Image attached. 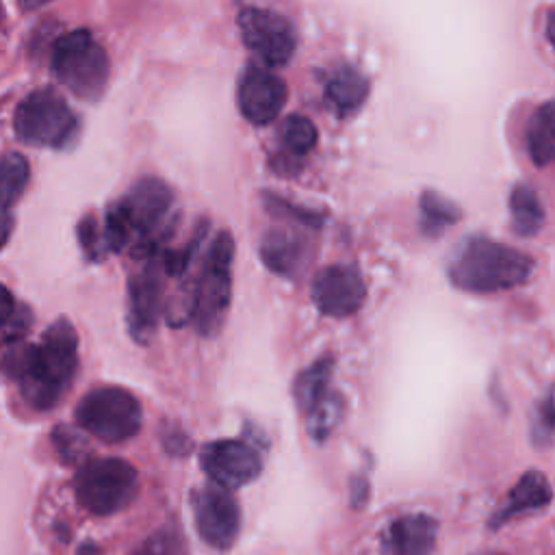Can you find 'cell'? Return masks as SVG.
Returning <instances> with one entry per match:
<instances>
[{
	"label": "cell",
	"mask_w": 555,
	"mask_h": 555,
	"mask_svg": "<svg viewBox=\"0 0 555 555\" xmlns=\"http://www.w3.org/2000/svg\"><path fill=\"white\" fill-rule=\"evenodd\" d=\"M4 375L20 388L35 412L59 405L78 371V334L67 319L54 321L35 345L15 343L4 349Z\"/></svg>",
	"instance_id": "6da1fadb"
},
{
	"label": "cell",
	"mask_w": 555,
	"mask_h": 555,
	"mask_svg": "<svg viewBox=\"0 0 555 555\" xmlns=\"http://www.w3.org/2000/svg\"><path fill=\"white\" fill-rule=\"evenodd\" d=\"M531 273V256L512 245L483 236L464 241L449 262V280L453 286L479 295L509 291L527 282Z\"/></svg>",
	"instance_id": "7a4b0ae2"
},
{
	"label": "cell",
	"mask_w": 555,
	"mask_h": 555,
	"mask_svg": "<svg viewBox=\"0 0 555 555\" xmlns=\"http://www.w3.org/2000/svg\"><path fill=\"white\" fill-rule=\"evenodd\" d=\"M234 241L230 232H219L202 262L189 297V321L197 334L210 338L219 334L228 317L232 297Z\"/></svg>",
	"instance_id": "3957f363"
},
{
	"label": "cell",
	"mask_w": 555,
	"mask_h": 555,
	"mask_svg": "<svg viewBox=\"0 0 555 555\" xmlns=\"http://www.w3.org/2000/svg\"><path fill=\"white\" fill-rule=\"evenodd\" d=\"M56 80L80 100H98L108 82L111 65L102 43L85 28L65 33L52 50Z\"/></svg>",
	"instance_id": "277c9868"
},
{
	"label": "cell",
	"mask_w": 555,
	"mask_h": 555,
	"mask_svg": "<svg viewBox=\"0 0 555 555\" xmlns=\"http://www.w3.org/2000/svg\"><path fill=\"white\" fill-rule=\"evenodd\" d=\"M139 492L137 468L119 457H93L74 475V494L93 516H113L126 509Z\"/></svg>",
	"instance_id": "5b68a950"
},
{
	"label": "cell",
	"mask_w": 555,
	"mask_h": 555,
	"mask_svg": "<svg viewBox=\"0 0 555 555\" xmlns=\"http://www.w3.org/2000/svg\"><path fill=\"white\" fill-rule=\"evenodd\" d=\"M76 423L106 444H119L137 436L143 427L139 399L119 386H98L82 395L74 410Z\"/></svg>",
	"instance_id": "8992f818"
},
{
	"label": "cell",
	"mask_w": 555,
	"mask_h": 555,
	"mask_svg": "<svg viewBox=\"0 0 555 555\" xmlns=\"http://www.w3.org/2000/svg\"><path fill=\"white\" fill-rule=\"evenodd\" d=\"M173 206L171 189L156 178L139 180L124 199L117 202L121 217L130 230V243H134V254L152 256L158 251L163 238H167V228L163 225Z\"/></svg>",
	"instance_id": "52a82bcc"
},
{
	"label": "cell",
	"mask_w": 555,
	"mask_h": 555,
	"mask_svg": "<svg viewBox=\"0 0 555 555\" xmlns=\"http://www.w3.org/2000/svg\"><path fill=\"white\" fill-rule=\"evenodd\" d=\"M13 130L22 143L39 147H63L74 139L78 119L59 93L39 89L28 93L15 106Z\"/></svg>",
	"instance_id": "ba28073f"
},
{
	"label": "cell",
	"mask_w": 555,
	"mask_h": 555,
	"mask_svg": "<svg viewBox=\"0 0 555 555\" xmlns=\"http://www.w3.org/2000/svg\"><path fill=\"white\" fill-rule=\"evenodd\" d=\"M332 373L334 362L325 356L304 369L293 382L295 403L306 421L310 438L317 442H323L336 429L345 412V401L334 388Z\"/></svg>",
	"instance_id": "9c48e42d"
},
{
	"label": "cell",
	"mask_w": 555,
	"mask_h": 555,
	"mask_svg": "<svg viewBox=\"0 0 555 555\" xmlns=\"http://www.w3.org/2000/svg\"><path fill=\"white\" fill-rule=\"evenodd\" d=\"M191 509L195 529L208 546L225 551L236 542L241 531V509L230 488L212 481L195 488L191 494Z\"/></svg>",
	"instance_id": "30bf717a"
},
{
	"label": "cell",
	"mask_w": 555,
	"mask_h": 555,
	"mask_svg": "<svg viewBox=\"0 0 555 555\" xmlns=\"http://www.w3.org/2000/svg\"><path fill=\"white\" fill-rule=\"evenodd\" d=\"M236 22L243 43L264 65L278 67L288 63L295 52V33L286 17L269 9L241 7Z\"/></svg>",
	"instance_id": "8fae6325"
},
{
	"label": "cell",
	"mask_w": 555,
	"mask_h": 555,
	"mask_svg": "<svg viewBox=\"0 0 555 555\" xmlns=\"http://www.w3.org/2000/svg\"><path fill=\"white\" fill-rule=\"evenodd\" d=\"M199 466L206 477L223 488H238L254 481L262 470V457L247 440H210L199 449Z\"/></svg>",
	"instance_id": "7c38bea8"
},
{
	"label": "cell",
	"mask_w": 555,
	"mask_h": 555,
	"mask_svg": "<svg viewBox=\"0 0 555 555\" xmlns=\"http://www.w3.org/2000/svg\"><path fill=\"white\" fill-rule=\"evenodd\" d=\"M163 258L145 256L143 267L130 278L128 288V327L137 343H150L156 332L163 306Z\"/></svg>",
	"instance_id": "4fadbf2b"
},
{
	"label": "cell",
	"mask_w": 555,
	"mask_h": 555,
	"mask_svg": "<svg viewBox=\"0 0 555 555\" xmlns=\"http://www.w3.org/2000/svg\"><path fill=\"white\" fill-rule=\"evenodd\" d=\"M366 297V286L358 269L349 264L325 267L312 284V301L319 312L345 319L356 314Z\"/></svg>",
	"instance_id": "5bb4252c"
},
{
	"label": "cell",
	"mask_w": 555,
	"mask_h": 555,
	"mask_svg": "<svg viewBox=\"0 0 555 555\" xmlns=\"http://www.w3.org/2000/svg\"><path fill=\"white\" fill-rule=\"evenodd\" d=\"M241 115L256 126L271 124L286 104V85L264 67H247L238 80Z\"/></svg>",
	"instance_id": "9a60e30c"
},
{
	"label": "cell",
	"mask_w": 555,
	"mask_h": 555,
	"mask_svg": "<svg viewBox=\"0 0 555 555\" xmlns=\"http://www.w3.org/2000/svg\"><path fill=\"white\" fill-rule=\"evenodd\" d=\"M438 520L429 514H405L379 533L382 555H434Z\"/></svg>",
	"instance_id": "2e32d148"
},
{
	"label": "cell",
	"mask_w": 555,
	"mask_h": 555,
	"mask_svg": "<svg viewBox=\"0 0 555 555\" xmlns=\"http://www.w3.org/2000/svg\"><path fill=\"white\" fill-rule=\"evenodd\" d=\"M553 492L548 486V479L540 470H527L509 490L507 499L501 503V507L492 514L490 527H501L509 522L516 516H522L527 512H535L544 505H548Z\"/></svg>",
	"instance_id": "e0dca14e"
},
{
	"label": "cell",
	"mask_w": 555,
	"mask_h": 555,
	"mask_svg": "<svg viewBox=\"0 0 555 555\" xmlns=\"http://www.w3.org/2000/svg\"><path fill=\"white\" fill-rule=\"evenodd\" d=\"M260 256L271 271L295 275L304 269L310 251L308 241L301 234L293 230H271L260 245Z\"/></svg>",
	"instance_id": "ac0fdd59"
},
{
	"label": "cell",
	"mask_w": 555,
	"mask_h": 555,
	"mask_svg": "<svg viewBox=\"0 0 555 555\" xmlns=\"http://www.w3.org/2000/svg\"><path fill=\"white\" fill-rule=\"evenodd\" d=\"M527 154L535 167L555 163V100L533 111L527 124Z\"/></svg>",
	"instance_id": "d6986e66"
},
{
	"label": "cell",
	"mask_w": 555,
	"mask_h": 555,
	"mask_svg": "<svg viewBox=\"0 0 555 555\" xmlns=\"http://www.w3.org/2000/svg\"><path fill=\"white\" fill-rule=\"evenodd\" d=\"M366 93H369L366 78L349 65L338 67L325 85V98L338 115H349L358 111L366 100Z\"/></svg>",
	"instance_id": "ffe728a7"
},
{
	"label": "cell",
	"mask_w": 555,
	"mask_h": 555,
	"mask_svg": "<svg viewBox=\"0 0 555 555\" xmlns=\"http://www.w3.org/2000/svg\"><path fill=\"white\" fill-rule=\"evenodd\" d=\"M512 225L520 236H535L544 225V208L538 193L527 184H516L509 193Z\"/></svg>",
	"instance_id": "44dd1931"
},
{
	"label": "cell",
	"mask_w": 555,
	"mask_h": 555,
	"mask_svg": "<svg viewBox=\"0 0 555 555\" xmlns=\"http://www.w3.org/2000/svg\"><path fill=\"white\" fill-rule=\"evenodd\" d=\"M421 215L423 228L429 234H440L444 228L453 225L460 219V208L436 191H425L421 195Z\"/></svg>",
	"instance_id": "7402d4cb"
},
{
	"label": "cell",
	"mask_w": 555,
	"mask_h": 555,
	"mask_svg": "<svg viewBox=\"0 0 555 555\" xmlns=\"http://www.w3.org/2000/svg\"><path fill=\"white\" fill-rule=\"evenodd\" d=\"M2 343L4 347L22 343L33 325V312L26 304L15 301L11 291H2Z\"/></svg>",
	"instance_id": "603a6c76"
},
{
	"label": "cell",
	"mask_w": 555,
	"mask_h": 555,
	"mask_svg": "<svg viewBox=\"0 0 555 555\" xmlns=\"http://www.w3.org/2000/svg\"><path fill=\"white\" fill-rule=\"evenodd\" d=\"M2 208H4V219L9 217V208L17 202V197L24 193L28 184V160L17 154L9 152L2 158Z\"/></svg>",
	"instance_id": "cb8c5ba5"
},
{
	"label": "cell",
	"mask_w": 555,
	"mask_h": 555,
	"mask_svg": "<svg viewBox=\"0 0 555 555\" xmlns=\"http://www.w3.org/2000/svg\"><path fill=\"white\" fill-rule=\"evenodd\" d=\"M280 139H282V145L295 154V156H304L308 154L314 143H317V128L314 124L304 117V115H291L286 117V121L282 124V130H280Z\"/></svg>",
	"instance_id": "d4e9b609"
},
{
	"label": "cell",
	"mask_w": 555,
	"mask_h": 555,
	"mask_svg": "<svg viewBox=\"0 0 555 555\" xmlns=\"http://www.w3.org/2000/svg\"><path fill=\"white\" fill-rule=\"evenodd\" d=\"M132 555H184L182 533L178 531V527L167 525L154 531L145 542H141Z\"/></svg>",
	"instance_id": "484cf974"
},
{
	"label": "cell",
	"mask_w": 555,
	"mask_h": 555,
	"mask_svg": "<svg viewBox=\"0 0 555 555\" xmlns=\"http://www.w3.org/2000/svg\"><path fill=\"white\" fill-rule=\"evenodd\" d=\"M531 436L538 447H546L555 438V395H553V390L542 397V401L535 410Z\"/></svg>",
	"instance_id": "4316f807"
},
{
	"label": "cell",
	"mask_w": 555,
	"mask_h": 555,
	"mask_svg": "<svg viewBox=\"0 0 555 555\" xmlns=\"http://www.w3.org/2000/svg\"><path fill=\"white\" fill-rule=\"evenodd\" d=\"M78 241L82 245V251L91 260H100L102 254H106L104 236H102V223L95 221V217L87 215L78 225Z\"/></svg>",
	"instance_id": "83f0119b"
},
{
	"label": "cell",
	"mask_w": 555,
	"mask_h": 555,
	"mask_svg": "<svg viewBox=\"0 0 555 555\" xmlns=\"http://www.w3.org/2000/svg\"><path fill=\"white\" fill-rule=\"evenodd\" d=\"M52 442H54V449H56V453L61 455V460L65 464H76L80 460L82 451H85V444H82L80 436L74 429L65 427V425L54 427Z\"/></svg>",
	"instance_id": "f1b7e54d"
},
{
	"label": "cell",
	"mask_w": 555,
	"mask_h": 555,
	"mask_svg": "<svg viewBox=\"0 0 555 555\" xmlns=\"http://www.w3.org/2000/svg\"><path fill=\"white\" fill-rule=\"evenodd\" d=\"M163 447L171 455H186L191 451V440H189V436L182 429L169 427L167 431H163Z\"/></svg>",
	"instance_id": "f546056e"
},
{
	"label": "cell",
	"mask_w": 555,
	"mask_h": 555,
	"mask_svg": "<svg viewBox=\"0 0 555 555\" xmlns=\"http://www.w3.org/2000/svg\"><path fill=\"white\" fill-rule=\"evenodd\" d=\"M351 503L353 507H360V505H366V499H369V481L364 477H356L351 481Z\"/></svg>",
	"instance_id": "4dcf8cb0"
},
{
	"label": "cell",
	"mask_w": 555,
	"mask_h": 555,
	"mask_svg": "<svg viewBox=\"0 0 555 555\" xmlns=\"http://www.w3.org/2000/svg\"><path fill=\"white\" fill-rule=\"evenodd\" d=\"M546 39H548L551 48L555 50V11H551L546 15Z\"/></svg>",
	"instance_id": "1f68e13d"
},
{
	"label": "cell",
	"mask_w": 555,
	"mask_h": 555,
	"mask_svg": "<svg viewBox=\"0 0 555 555\" xmlns=\"http://www.w3.org/2000/svg\"><path fill=\"white\" fill-rule=\"evenodd\" d=\"M477 555H499V553H477Z\"/></svg>",
	"instance_id": "d6a6232c"
}]
</instances>
